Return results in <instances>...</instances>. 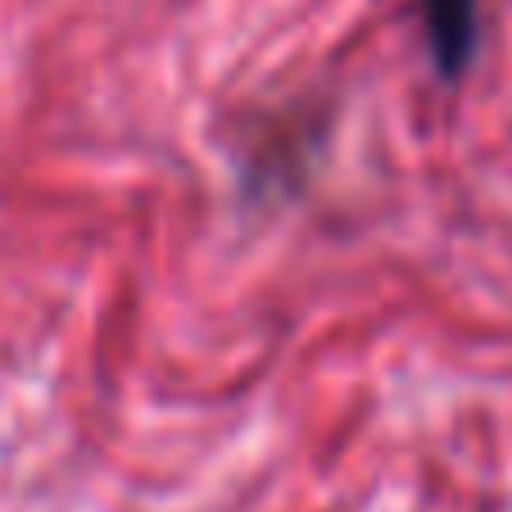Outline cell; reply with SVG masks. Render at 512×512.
I'll return each mask as SVG.
<instances>
[{
  "label": "cell",
  "mask_w": 512,
  "mask_h": 512,
  "mask_svg": "<svg viewBox=\"0 0 512 512\" xmlns=\"http://www.w3.org/2000/svg\"><path fill=\"white\" fill-rule=\"evenodd\" d=\"M422 37L435 73L458 82L481 46V0H422Z\"/></svg>",
  "instance_id": "cell-1"
}]
</instances>
